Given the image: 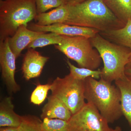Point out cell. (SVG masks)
<instances>
[{
    "label": "cell",
    "instance_id": "obj_4",
    "mask_svg": "<svg viewBox=\"0 0 131 131\" xmlns=\"http://www.w3.org/2000/svg\"><path fill=\"white\" fill-rule=\"evenodd\" d=\"M35 0L0 1V41L13 36L20 26L35 19Z\"/></svg>",
    "mask_w": 131,
    "mask_h": 131
},
{
    "label": "cell",
    "instance_id": "obj_28",
    "mask_svg": "<svg viewBox=\"0 0 131 131\" xmlns=\"http://www.w3.org/2000/svg\"><path fill=\"white\" fill-rule=\"evenodd\" d=\"M0 1H3V0H0Z\"/></svg>",
    "mask_w": 131,
    "mask_h": 131
},
{
    "label": "cell",
    "instance_id": "obj_13",
    "mask_svg": "<svg viewBox=\"0 0 131 131\" xmlns=\"http://www.w3.org/2000/svg\"><path fill=\"white\" fill-rule=\"evenodd\" d=\"M70 5L64 4L48 12L38 14L34 19L38 25L46 26L64 24L69 15Z\"/></svg>",
    "mask_w": 131,
    "mask_h": 131
},
{
    "label": "cell",
    "instance_id": "obj_25",
    "mask_svg": "<svg viewBox=\"0 0 131 131\" xmlns=\"http://www.w3.org/2000/svg\"><path fill=\"white\" fill-rule=\"evenodd\" d=\"M86 0H67V4L70 5H73L83 2Z\"/></svg>",
    "mask_w": 131,
    "mask_h": 131
},
{
    "label": "cell",
    "instance_id": "obj_12",
    "mask_svg": "<svg viewBox=\"0 0 131 131\" xmlns=\"http://www.w3.org/2000/svg\"><path fill=\"white\" fill-rule=\"evenodd\" d=\"M72 115L70 110L61 100L51 95L42 108L40 117L42 119L48 118L68 121Z\"/></svg>",
    "mask_w": 131,
    "mask_h": 131
},
{
    "label": "cell",
    "instance_id": "obj_2",
    "mask_svg": "<svg viewBox=\"0 0 131 131\" xmlns=\"http://www.w3.org/2000/svg\"><path fill=\"white\" fill-rule=\"evenodd\" d=\"M84 97L93 103L108 124H113L123 115L121 94L116 85L101 78H87L84 80Z\"/></svg>",
    "mask_w": 131,
    "mask_h": 131
},
{
    "label": "cell",
    "instance_id": "obj_18",
    "mask_svg": "<svg viewBox=\"0 0 131 131\" xmlns=\"http://www.w3.org/2000/svg\"><path fill=\"white\" fill-rule=\"evenodd\" d=\"M64 35H59L55 32L43 34L31 42L27 48L35 49L49 45H58L61 43Z\"/></svg>",
    "mask_w": 131,
    "mask_h": 131
},
{
    "label": "cell",
    "instance_id": "obj_20",
    "mask_svg": "<svg viewBox=\"0 0 131 131\" xmlns=\"http://www.w3.org/2000/svg\"><path fill=\"white\" fill-rule=\"evenodd\" d=\"M42 122L38 117L34 115L22 116V121L18 131H43Z\"/></svg>",
    "mask_w": 131,
    "mask_h": 131
},
{
    "label": "cell",
    "instance_id": "obj_9",
    "mask_svg": "<svg viewBox=\"0 0 131 131\" xmlns=\"http://www.w3.org/2000/svg\"><path fill=\"white\" fill-rule=\"evenodd\" d=\"M31 30L39 32H55L59 35L71 37L83 36L86 37H93L100 32L95 29L78 26L70 25L64 24H57L51 25H38L32 23L28 25Z\"/></svg>",
    "mask_w": 131,
    "mask_h": 131
},
{
    "label": "cell",
    "instance_id": "obj_1",
    "mask_svg": "<svg viewBox=\"0 0 131 131\" xmlns=\"http://www.w3.org/2000/svg\"><path fill=\"white\" fill-rule=\"evenodd\" d=\"M64 24L93 28L100 33L120 29L125 25L103 0H86L70 5L69 18Z\"/></svg>",
    "mask_w": 131,
    "mask_h": 131
},
{
    "label": "cell",
    "instance_id": "obj_19",
    "mask_svg": "<svg viewBox=\"0 0 131 131\" xmlns=\"http://www.w3.org/2000/svg\"><path fill=\"white\" fill-rule=\"evenodd\" d=\"M67 63L69 67L70 74L75 79L84 81L87 78L91 77L96 80H100L101 74V70H92L84 68H78L72 64L68 60Z\"/></svg>",
    "mask_w": 131,
    "mask_h": 131
},
{
    "label": "cell",
    "instance_id": "obj_24",
    "mask_svg": "<svg viewBox=\"0 0 131 131\" xmlns=\"http://www.w3.org/2000/svg\"><path fill=\"white\" fill-rule=\"evenodd\" d=\"M18 127H1L0 131H18Z\"/></svg>",
    "mask_w": 131,
    "mask_h": 131
},
{
    "label": "cell",
    "instance_id": "obj_22",
    "mask_svg": "<svg viewBox=\"0 0 131 131\" xmlns=\"http://www.w3.org/2000/svg\"><path fill=\"white\" fill-rule=\"evenodd\" d=\"M51 87V83L38 84L31 94V103L37 105L42 104L46 99L48 91L50 90Z\"/></svg>",
    "mask_w": 131,
    "mask_h": 131
},
{
    "label": "cell",
    "instance_id": "obj_17",
    "mask_svg": "<svg viewBox=\"0 0 131 131\" xmlns=\"http://www.w3.org/2000/svg\"><path fill=\"white\" fill-rule=\"evenodd\" d=\"M113 13L125 25L131 21V0H103Z\"/></svg>",
    "mask_w": 131,
    "mask_h": 131
},
{
    "label": "cell",
    "instance_id": "obj_11",
    "mask_svg": "<svg viewBox=\"0 0 131 131\" xmlns=\"http://www.w3.org/2000/svg\"><path fill=\"white\" fill-rule=\"evenodd\" d=\"M45 33L31 30L24 25L20 26L14 35L8 38L9 47L16 58L31 42Z\"/></svg>",
    "mask_w": 131,
    "mask_h": 131
},
{
    "label": "cell",
    "instance_id": "obj_6",
    "mask_svg": "<svg viewBox=\"0 0 131 131\" xmlns=\"http://www.w3.org/2000/svg\"><path fill=\"white\" fill-rule=\"evenodd\" d=\"M51 95L61 100L72 115L86 104L84 81L75 79L69 74L64 77H57L51 83Z\"/></svg>",
    "mask_w": 131,
    "mask_h": 131
},
{
    "label": "cell",
    "instance_id": "obj_26",
    "mask_svg": "<svg viewBox=\"0 0 131 131\" xmlns=\"http://www.w3.org/2000/svg\"><path fill=\"white\" fill-rule=\"evenodd\" d=\"M125 74L126 77L129 80H131V67L125 69Z\"/></svg>",
    "mask_w": 131,
    "mask_h": 131
},
{
    "label": "cell",
    "instance_id": "obj_5",
    "mask_svg": "<svg viewBox=\"0 0 131 131\" xmlns=\"http://www.w3.org/2000/svg\"><path fill=\"white\" fill-rule=\"evenodd\" d=\"M54 46L68 58L76 62L80 68L96 70L100 66L102 60L89 38L64 35L61 43Z\"/></svg>",
    "mask_w": 131,
    "mask_h": 131
},
{
    "label": "cell",
    "instance_id": "obj_14",
    "mask_svg": "<svg viewBox=\"0 0 131 131\" xmlns=\"http://www.w3.org/2000/svg\"><path fill=\"white\" fill-rule=\"evenodd\" d=\"M14 105L11 96L5 97L0 102V127H18L21 124L22 116L15 112Z\"/></svg>",
    "mask_w": 131,
    "mask_h": 131
},
{
    "label": "cell",
    "instance_id": "obj_29",
    "mask_svg": "<svg viewBox=\"0 0 131 131\" xmlns=\"http://www.w3.org/2000/svg\"></svg>",
    "mask_w": 131,
    "mask_h": 131
},
{
    "label": "cell",
    "instance_id": "obj_10",
    "mask_svg": "<svg viewBox=\"0 0 131 131\" xmlns=\"http://www.w3.org/2000/svg\"><path fill=\"white\" fill-rule=\"evenodd\" d=\"M49 58L43 56L35 49H28L21 66L23 76L27 81L40 76Z\"/></svg>",
    "mask_w": 131,
    "mask_h": 131
},
{
    "label": "cell",
    "instance_id": "obj_8",
    "mask_svg": "<svg viewBox=\"0 0 131 131\" xmlns=\"http://www.w3.org/2000/svg\"><path fill=\"white\" fill-rule=\"evenodd\" d=\"M16 59L9 47L8 38L0 41V65L2 77L10 94L15 93L20 90V87L16 83L15 78Z\"/></svg>",
    "mask_w": 131,
    "mask_h": 131
},
{
    "label": "cell",
    "instance_id": "obj_27",
    "mask_svg": "<svg viewBox=\"0 0 131 131\" xmlns=\"http://www.w3.org/2000/svg\"><path fill=\"white\" fill-rule=\"evenodd\" d=\"M111 131H122V129L119 126H117L114 129H112Z\"/></svg>",
    "mask_w": 131,
    "mask_h": 131
},
{
    "label": "cell",
    "instance_id": "obj_7",
    "mask_svg": "<svg viewBox=\"0 0 131 131\" xmlns=\"http://www.w3.org/2000/svg\"><path fill=\"white\" fill-rule=\"evenodd\" d=\"M70 131H111L106 119L93 103L88 102L68 121Z\"/></svg>",
    "mask_w": 131,
    "mask_h": 131
},
{
    "label": "cell",
    "instance_id": "obj_21",
    "mask_svg": "<svg viewBox=\"0 0 131 131\" xmlns=\"http://www.w3.org/2000/svg\"><path fill=\"white\" fill-rule=\"evenodd\" d=\"M42 126L43 131H70L68 121L59 119L45 118Z\"/></svg>",
    "mask_w": 131,
    "mask_h": 131
},
{
    "label": "cell",
    "instance_id": "obj_15",
    "mask_svg": "<svg viewBox=\"0 0 131 131\" xmlns=\"http://www.w3.org/2000/svg\"><path fill=\"white\" fill-rule=\"evenodd\" d=\"M102 36L111 42L129 48L130 56L125 69L131 67V21L129 20L120 29L100 33Z\"/></svg>",
    "mask_w": 131,
    "mask_h": 131
},
{
    "label": "cell",
    "instance_id": "obj_3",
    "mask_svg": "<svg viewBox=\"0 0 131 131\" xmlns=\"http://www.w3.org/2000/svg\"><path fill=\"white\" fill-rule=\"evenodd\" d=\"M90 39L103 62L101 78L112 83L126 77L125 71L130 56L129 48L107 40L100 33Z\"/></svg>",
    "mask_w": 131,
    "mask_h": 131
},
{
    "label": "cell",
    "instance_id": "obj_23",
    "mask_svg": "<svg viewBox=\"0 0 131 131\" xmlns=\"http://www.w3.org/2000/svg\"><path fill=\"white\" fill-rule=\"evenodd\" d=\"M37 14L67 4V0H35Z\"/></svg>",
    "mask_w": 131,
    "mask_h": 131
},
{
    "label": "cell",
    "instance_id": "obj_16",
    "mask_svg": "<svg viewBox=\"0 0 131 131\" xmlns=\"http://www.w3.org/2000/svg\"><path fill=\"white\" fill-rule=\"evenodd\" d=\"M114 82L121 94L122 113L131 128V80L126 77Z\"/></svg>",
    "mask_w": 131,
    "mask_h": 131
}]
</instances>
